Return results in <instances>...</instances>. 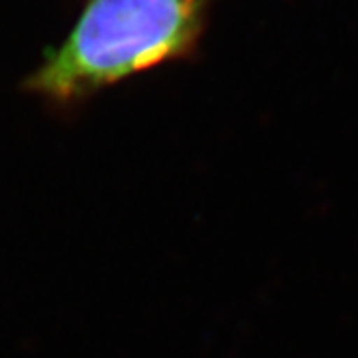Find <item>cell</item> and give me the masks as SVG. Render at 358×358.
<instances>
[{
	"label": "cell",
	"instance_id": "cell-1",
	"mask_svg": "<svg viewBox=\"0 0 358 358\" xmlns=\"http://www.w3.org/2000/svg\"><path fill=\"white\" fill-rule=\"evenodd\" d=\"M211 0H90L68 38L26 80L54 106H74L98 90L195 48Z\"/></svg>",
	"mask_w": 358,
	"mask_h": 358
}]
</instances>
